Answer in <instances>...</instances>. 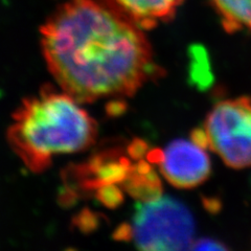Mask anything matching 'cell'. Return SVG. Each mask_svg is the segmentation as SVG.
<instances>
[{
	"label": "cell",
	"mask_w": 251,
	"mask_h": 251,
	"mask_svg": "<svg viewBox=\"0 0 251 251\" xmlns=\"http://www.w3.org/2000/svg\"><path fill=\"white\" fill-rule=\"evenodd\" d=\"M45 62L77 101L131 97L159 73L143 28L108 0H68L41 27Z\"/></svg>",
	"instance_id": "1"
},
{
	"label": "cell",
	"mask_w": 251,
	"mask_h": 251,
	"mask_svg": "<svg viewBox=\"0 0 251 251\" xmlns=\"http://www.w3.org/2000/svg\"><path fill=\"white\" fill-rule=\"evenodd\" d=\"M98 126L66 92L43 90L23 100L7 132L13 151L34 173L49 169L56 156L88 149Z\"/></svg>",
	"instance_id": "2"
},
{
	"label": "cell",
	"mask_w": 251,
	"mask_h": 251,
	"mask_svg": "<svg viewBox=\"0 0 251 251\" xmlns=\"http://www.w3.org/2000/svg\"><path fill=\"white\" fill-rule=\"evenodd\" d=\"M195 224L190 211L169 197L140 201L131 225L121 226L117 239L132 240L143 250H183L191 248Z\"/></svg>",
	"instance_id": "3"
},
{
	"label": "cell",
	"mask_w": 251,
	"mask_h": 251,
	"mask_svg": "<svg viewBox=\"0 0 251 251\" xmlns=\"http://www.w3.org/2000/svg\"><path fill=\"white\" fill-rule=\"evenodd\" d=\"M204 131L208 149L232 169L251 167V99L219 101L208 113Z\"/></svg>",
	"instance_id": "4"
},
{
	"label": "cell",
	"mask_w": 251,
	"mask_h": 251,
	"mask_svg": "<svg viewBox=\"0 0 251 251\" xmlns=\"http://www.w3.org/2000/svg\"><path fill=\"white\" fill-rule=\"evenodd\" d=\"M158 164L163 177L179 188L198 186L210 175V160L205 149L193 140L173 141L162 151Z\"/></svg>",
	"instance_id": "5"
},
{
	"label": "cell",
	"mask_w": 251,
	"mask_h": 251,
	"mask_svg": "<svg viewBox=\"0 0 251 251\" xmlns=\"http://www.w3.org/2000/svg\"><path fill=\"white\" fill-rule=\"evenodd\" d=\"M143 29H150L174 17L183 0H108Z\"/></svg>",
	"instance_id": "6"
},
{
	"label": "cell",
	"mask_w": 251,
	"mask_h": 251,
	"mask_svg": "<svg viewBox=\"0 0 251 251\" xmlns=\"http://www.w3.org/2000/svg\"><path fill=\"white\" fill-rule=\"evenodd\" d=\"M125 184L127 191L139 201L152 200L161 196V184L158 175L146 161H139L131 167Z\"/></svg>",
	"instance_id": "7"
},
{
	"label": "cell",
	"mask_w": 251,
	"mask_h": 251,
	"mask_svg": "<svg viewBox=\"0 0 251 251\" xmlns=\"http://www.w3.org/2000/svg\"><path fill=\"white\" fill-rule=\"evenodd\" d=\"M227 33L251 30V0H209Z\"/></svg>",
	"instance_id": "8"
},
{
	"label": "cell",
	"mask_w": 251,
	"mask_h": 251,
	"mask_svg": "<svg viewBox=\"0 0 251 251\" xmlns=\"http://www.w3.org/2000/svg\"><path fill=\"white\" fill-rule=\"evenodd\" d=\"M191 75L194 81H197L199 85H208L210 80V74L208 69V61L205 54L201 50H194L192 52V72Z\"/></svg>",
	"instance_id": "9"
},
{
	"label": "cell",
	"mask_w": 251,
	"mask_h": 251,
	"mask_svg": "<svg viewBox=\"0 0 251 251\" xmlns=\"http://www.w3.org/2000/svg\"><path fill=\"white\" fill-rule=\"evenodd\" d=\"M197 250H223L226 249L225 245L218 241L211 239H202L199 241H194L192 247Z\"/></svg>",
	"instance_id": "10"
}]
</instances>
